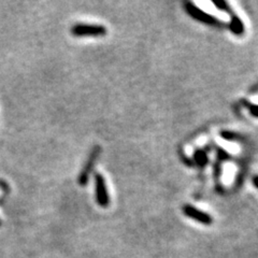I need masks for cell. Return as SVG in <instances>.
<instances>
[{
	"mask_svg": "<svg viewBox=\"0 0 258 258\" xmlns=\"http://www.w3.org/2000/svg\"><path fill=\"white\" fill-rule=\"evenodd\" d=\"M70 32L75 37H103L107 35V28L97 24L78 23L70 28Z\"/></svg>",
	"mask_w": 258,
	"mask_h": 258,
	"instance_id": "1",
	"label": "cell"
},
{
	"mask_svg": "<svg viewBox=\"0 0 258 258\" xmlns=\"http://www.w3.org/2000/svg\"><path fill=\"white\" fill-rule=\"evenodd\" d=\"M100 152H101V148L99 145H94L90 155H88L85 164L82 168V170H81L79 177H78V183L80 186H86L88 181H90V176L94 170L95 165L97 163V159H98L99 155H100Z\"/></svg>",
	"mask_w": 258,
	"mask_h": 258,
	"instance_id": "2",
	"label": "cell"
},
{
	"mask_svg": "<svg viewBox=\"0 0 258 258\" xmlns=\"http://www.w3.org/2000/svg\"><path fill=\"white\" fill-rule=\"evenodd\" d=\"M184 9L194 20H196L200 23L208 24V25H212V26H223V23L220 20H217L213 15L205 12L204 10H201L200 8H198L192 3H189V2L184 3Z\"/></svg>",
	"mask_w": 258,
	"mask_h": 258,
	"instance_id": "3",
	"label": "cell"
},
{
	"mask_svg": "<svg viewBox=\"0 0 258 258\" xmlns=\"http://www.w3.org/2000/svg\"><path fill=\"white\" fill-rule=\"evenodd\" d=\"M95 191L96 203L101 208H107L110 205V196L104 176L100 173L95 174Z\"/></svg>",
	"mask_w": 258,
	"mask_h": 258,
	"instance_id": "4",
	"label": "cell"
},
{
	"mask_svg": "<svg viewBox=\"0 0 258 258\" xmlns=\"http://www.w3.org/2000/svg\"><path fill=\"white\" fill-rule=\"evenodd\" d=\"M183 213L186 215L189 219L199 222L204 225H211L213 222V219L211 217V215L208 214L205 211H201V210L195 208L194 206L190 205H185L183 207Z\"/></svg>",
	"mask_w": 258,
	"mask_h": 258,
	"instance_id": "5",
	"label": "cell"
},
{
	"mask_svg": "<svg viewBox=\"0 0 258 258\" xmlns=\"http://www.w3.org/2000/svg\"><path fill=\"white\" fill-rule=\"evenodd\" d=\"M228 27L233 35L236 36H242L244 34L245 27L242 20L239 18L237 14L233 13L230 18V22L228 24Z\"/></svg>",
	"mask_w": 258,
	"mask_h": 258,
	"instance_id": "6",
	"label": "cell"
},
{
	"mask_svg": "<svg viewBox=\"0 0 258 258\" xmlns=\"http://www.w3.org/2000/svg\"><path fill=\"white\" fill-rule=\"evenodd\" d=\"M221 137L224 140L227 141H231V142H238V141H242V137L239 134H236L233 132H229V131H223L220 133Z\"/></svg>",
	"mask_w": 258,
	"mask_h": 258,
	"instance_id": "7",
	"label": "cell"
},
{
	"mask_svg": "<svg viewBox=\"0 0 258 258\" xmlns=\"http://www.w3.org/2000/svg\"><path fill=\"white\" fill-rule=\"evenodd\" d=\"M212 4L217 8V9L225 12V13H228V14H233V10L231 9V7L229 6L228 3L224 2V0H213Z\"/></svg>",
	"mask_w": 258,
	"mask_h": 258,
	"instance_id": "8",
	"label": "cell"
},
{
	"mask_svg": "<svg viewBox=\"0 0 258 258\" xmlns=\"http://www.w3.org/2000/svg\"><path fill=\"white\" fill-rule=\"evenodd\" d=\"M244 106H245L246 109L248 110L249 114L253 115L254 117H257V118H258V104H254V103H252V102L245 101Z\"/></svg>",
	"mask_w": 258,
	"mask_h": 258,
	"instance_id": "9",
	"label": "cell"
},
{
	"mask_svg": "<svg viewBox=\"0 0 258 258\" xmlns=\"http://www.w3.org/2000/svg\"><path fill=\"white\" fill-rule=\"evenodd\" d=\"M195 158L197 160V163L200 165V166H205L207 164V156L205 153L203 151H197L196 154H195Z\"/></svg>",
	"mask_w": 258,
	"mask_h": 258,
	"instance_id": "10",
	"label": "cell"
},
{
	"mask_svg": "<svg viewBox=\"0 0 258 258\" xmlns=\"http://www.w3.org/2000/svg\"><path fill=\"white\" fill-rule=\"evenodd\" d=\"M253 183H254V185H255V187L258 189V175H255V176L253 177Z\"/></svg>",
	"mask_w": 258,
	"mask_h": 258,
	"instance_id": "11",
	"label": "cell"
},
{
	"mask_svg": "<svg viewBox=\"0 0 258 258\" xmlns=\"http://www.w3.org/2000/svg\"><path fill=\"white\" fill-rule=\"evenodd\" d=\"M0 225H2V220H0Z\"/></svg>",
	"mask_w": 258,
	"mask_h": 258,
	"instance_id": "12",
	"label": "cell"
}]
</instances>
